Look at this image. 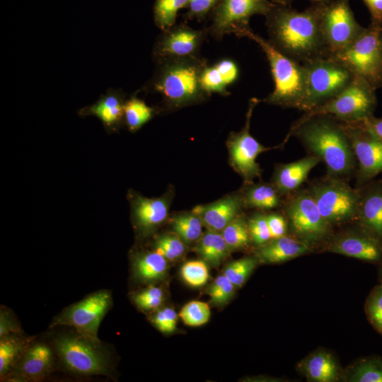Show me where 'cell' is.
Masks as SVG:
<instances>
[{"mask_svg":"<svg viewBox=\"0 0 382 382\" xmlns=\"http://www.w3.org/2000/svg\"><path fill=\"white\" fill-rule=\"evenodd\" d=\"M154 249L167 260H175L184 254L186 247L185 243L176 234H165L155 241Z\"/></svg>","mask_w":382,"mask_h":382,"instance_id":"35","label":"cell"},{"mask_svg":"<svg viewBox=\"0 0 382 382\" xmlns=\"http://www.w3.org/2000/svg\"><path fill=\"white\" fill-rule=\"evenodd\" d=\"M210 313V308L207 303L192 301L184 306L179 316L187 325L199 326L208 322Z\"/></svg>","mask_w":382,"mask_h":382,"instance_id":"36","label":"cell"},{"mask_svg":"<svg viewBox=\"0 0 382 382\" xmlns=\"http://www.w3.org/2000/svg\"><path fill=\"white\" fill-rule=\"evenodd\" d=\"M195 250L202 260L214 267L219 266L230 250L221 232L208 230L197 241Z\"/></svg>","mask_w":382,"mask_h":382,"instance_id":"26","label":"cell"},{"mask_svg":"<svg viewBox=\"0 0 382 382\" xmlns=\"http://www.w3.org/2000/svg\"><path fill=\"white\" fill-rule=\"evenodd\" d=\"M26 340L9 335L0 340V375L4 376L23 356L26 349Z\"/></svg>","mask_w":382,"mask_h":382,"instance_id":"29","label":"cell"},{"mask_svg":"<svg viewBox=\"0 0 382 382\" xmlns=\"http://www.w3.org/2000/svg\"><path fill=\"white\" fill-rule=\"evenodd\" d=\"M270 1L274 4L289 6L294 0H270Z\"/></svg>","mask_w":382,"mask_h":382,"instance_id":"51","label":"cell"},{"mask_svg":"<svg viewBox=\"0 0 382 382\" xmlns=\"http://www.w3.org/2000/svg\"><path fill=\"white\" fill-rule=\"evenodd\" d=\"M349 381L382 382V362L371 359L360 362L353 369Z\"/></svg>","mask_w":382,"mask_h":382,"instance_id":"37","label":"cell"},{"mask_svg":"<svg viewBox=\"0 0 382 382\" xmlns=\"http://www.w3.org/2000/svg\"><path fill=\"white\" fill-rule=\"evenodd\" d=\"M251 241L257 245H262L272 240L266 214H256L248 220Z\"/></svg>","mask_w":382,"mask_h":382,"instance_id":"42","label":"cell"},{"mask_svg":"<svg viewBox=\"0 0 382 382\" xmlns=\"http://www.w3.org/2000/svg\"><path fill=\"white\" fill-rule=\"evenodd\" d=\"M255 42L265 52L273 78V91L263 101L283 108L299 109L304 92L303 65L278 50L272 43L255 33L249 25L235 34Z\"/></svg>","mask_w":382,"mask_h":382,"instance_id":"4","label":"cell"},{"mask_svg":"<svg viewBox=\"0 0 382 382\" xmlns=\"http://www.w3.org/2000/svg\"><path fill=\"white\" fill-rule=\"evenodd\" d=\"M257 257H247L228 263L224 270V274L236 287L241 286L257 264Z\"/></svg>","mask_w":382,"mask_h":382,"instance_id":"34","label":"cell"},{"mask_svg":"<svg viewBox=\"0 0 382 382\" xmlns=\"http://www.w3.org/2000/svg\"><path fill=\"white\" fill-rule=\"evenodd\" d=\"M357 123L382 141V118H376L373 115Z\"/></svg>","mask_w":382,"mask_h":382,"instance_id":"48","label":"cell"},{"mask_svg":"<svg viewBox=\"0 0 382 382\" xmlns=\"http://www.w3.org/2000/svg\"><path fill=\"white\" fill-rule=\"evenodd\" d=\"M305 83L300 110L308 112L342 92L354 76L330 57L316 58L301 64Z\"/></svg>","mask_w":382,"mask_h":382,"instance_id":"5","label":"cell"},{"mask_svg":"<svg viewBox=\"0 0 382 382\" xmlns=\"http://www.w3.org/2000/svg\"><path fill=\"white\" fill-rule=\"evenodd\" d=\"M266 219L272 239L286 235L288 226L286 216L279 213H270L266 214Z\"/></svg>","mask_w":382,"mask_h":382,"instance_id":"47","label":"cell"},{"mask_svg":"<svg viewBox=\"0 0 382 382\" xmlns=\"http://www.w3.org/2000/svg\"><path fill=\"white\" fill-rule=\"evenodd\" d=\"M284 209L295 238L311 245L328 236L331 225L320 214L307 188L289 195Z\"/></svg>","mask_w":382,"mask_h":382,"instance_id":"9","label":"cell"},{"mask_svg":"<svg viewBox=\"0 0 382 382\" xmlns=\"http://www.w3.org/2000/svg\"><path fill=\"white\" fill-rule=\"evenodd\" d=\"M248 185L250 186L243 195L245 207L270 210L281 204L282 195L274 185L267 183Z\"/></svg>","mask_w":382,"mask_h":382,"instance_id":"27","label":"cell"},{"mask_svg":"<svg viewBox=\"0 0 382 382\" xmlns=\"http://www.w3.org/2000/svg\"><path fill=\"white\" fill-rule=\"evenodd\" d=\"M156 64L152 77L141 89L159 94L166 108H180L208 99L209 95L200 82L206 59L200 56L171 58Z\"/></svg>","mask_w":382,"mask_h":382,"instance_id":"3","label":"cell"},{"mask_svg":"<svg viewBox=\"0 0 382 382\" xmlns=\"http://www.w3.org/2000/svg\"><path fill=\"white\" fill-rule=\"evenodd\" d=\"M375 88L355 76L342 92L322 105L306 112L299 118L330 115L342 123H354L373 115L376 105Z\"/></svg>","mask_w":382,"mask_h":382,"instance_id":"8","label":"cell"},{"mask_svg":"<svg viewBox=\"0 0 382 382\" xmlns=\"http://www.w3.org/2000/svg\"><path fill=\"white\" fill-rule=\"evenodd\" d=\"M307 190L331 226L357 220L360 191L352 188L345 179L326 176L311 183Z\"/></svg>","mask_w":382,"mask_h":382,"instance_id":"7","label":"cell"},{"mask_svg":"<svg viewBox=\"0 0 382 382\" xmlns=\"http://www.w3.org/2000/svg\"><path fill=\"white\" fill-rule=\"evenodd\" d=\"M357 220L378 239L382 238V185L360 192Z\"/></svg>","mask_w":382,"mask_h":382,"instance_id":"22","label":"cell"},{"mask_svg":"<svg viewBox=\"0 0 382 382\" xmlns=\"http://www.w3.org/2000/svg\"><path fill=\"white\" fill-rule=\"evenodd\" d=\"M190 0H156L154 6L155 25L162 31L173 26L178 12L187 8Z\"/></svg>","mask_w":382,"mask_h":382,"instance_id":"32","label":"cell"},{"mask_svg":"<svg viewBox=\"0 0 382 382\" xmlns=\"http://www.w3.org/2000/svg\"><path fill=\"white\" fill-rule=\"evenodd\" d=\"M221 0H190L185 18L203 21Z\"/></svg>","mask_w":382,"mask_h":382,"instance_id":"43","label":"cell"},{"mask_svg":"<svg viewBox=\"0 0 382 382\" xmlns=\"http://www.w3.org/2000/svg\"><path fill=\"white\" fill-rule=\"evenodd\" d=\"M178 315L171 308H165L156 313L151 323L162 332L170 333L175 330Z\"/></svg>","mask_w":382,"mask_h":382,"instance_id":"44","label":"cell"},{"mask_svg":"<svg viewBox=\"0 0 382 382\" xmlns=\"http://www.w3.org/2000/svg\"><path fill=\"white\" fill-rule=\"evenodd\" d=\"M329 57L374 88L382 87V26L370 24L347 47Z\"/></svg>","mask_w":382,"mask_h":382,"instance_id":"6","label":"cell"},{"mask_svg":"<svg viewBox=\"0 0 382 382\" xmlns=\"http://www.w3.org/2000/svg\"><path fill=\"white\" fill-rule=\"evenodd\" d=\"M125 103L123 94L110 88L96 103L81 110V114L96 116L105 127L113 128L124 118Z\"/></svg>","mask_w":382,"mask_h":382,"instance_id":"23","label":"cell"},{"mask_svg":"<svg viewBox=\"0 0 382 382\" xmlns=\"http://www.w3.org/2000/svg\"><path fill=\"white\" fill-rule=\"evenodd\" d=\"M99 345L79 334L62 335L55 341L56 350L66 368L86 376L108 373L109 362Z\"/></svg>","mask_w":382,"mask_h":382,"instance_id":"12","label":"cell"},{"mask_svg":"<svg viewBox=\"0 0 382 382\" xmlns=\"http://www.w3.org/2000/svg\"><path fill=\"white\" fill-rule=\"evenodd\" d=\"M170 203L168 195L159 198L135 196L132 209L137 227L144 233L152 231L166 219Z\"/></svg>","mask_w":382,"mask_h":382,"instance_id":"20","label":"cell"},{"mask_svg":"<svg viewBox=\"0 0 382 382\" xmlns=\"http://www.w3.org/2000/svg\"><path fill=\"white\" fill-rule=\"evenodd\" d=\"M207 29H194L185 23L174 25L158 37L152 50L156 62L171 58L199 57Z\"/></svg>","mask_w":382,"mask_h":382,"instance_id":"15","label":"cell"},{"mask_svg":"<svg viewBox=\"0 0 382 382\" xmlns=\"http://www.w3.org/2000/svg\"><path fill=\"white\" fill-rule=\"evenodd\" d=\"M313 4H326L331 0H310Z\"/></svg>","mask_w":382,"mask_h":382,"instance_id":"52","label":"cell"},{"mask_svg":"<svg viewBox=\"0 0 382 382\" xmlns=\"http://www.w3.org/2000/svg\"><path fill=\"white\" fill-rule=\"evenodd\" d=\"M342 125L358 163V182L364 183L382 173V141L357 123Z\"/></svg>","mask_w":382,"mask_h":382,"instance_id":"16","label":"cell"},{"mask_svg":"<svg viewBox=\"0 0 382 382\" xmlns=\"http://www.w3.org/2000/svg\"><path fill=\"white\" fill-rule=\"evenodd\" d=\"M310 248L307 243L285 235L259 246L256 257L263 263L282 262L308 253Z\"/></svg>","mask_w":382,"mask_h":382,"instance_id":"21","label":"cell"},{"mask_svg":"<svg viewBox=\"0 0 382 382\" xmlns=\"http://www.w3.org/2000/svg\"><path fill=\"white\" fill-rule=\"evenodd\" d=\"M320 28L328 57L352 43L364 30L356 21L349 0L323 4Z\"/></svg>","mask_w":382,"mask_h":382,"instance_id":"11","label":"cell"},{"mask_svg":"<svg viewBox=\"0 0 382 382\" xmlns=\"http://www.w3.org/2000/svg\"><path fill=\"white\" fill-rule=\"evenodd\" d=\"M320 161L311 154L291 163L279 164L274 173L273 185L281 195H289L298 190L310 171Z\"/></svg>","mask_w":382,"mask_h":382,"instance_id":"19","label":"cell"},{"mask_svg":"<svg viewBox=\"0 0 382 382\" xmlns=\"http://www.w3.org/2000/svg\"><path fill=\"white\" fill-rule=\"evenodd\" d=\"M328 250L366 261H378L381 248L378 239L371 234L347 233L332 240Z\"/></svg>","mask_w":382,"mask_h":382,"instance_id":"18","label":"cell"},{"mask_svg":"<svg viewBox=\"0 0 382 382\" xmlns=\"http://www.w3.org/2000/svg\"><path fill=\"white\" fill-rule=\"evenodd\" d=\"M312 155L323 161L327 176L345 179L355 169L356 157L342 123L330 115H315L295 122L289 133Z\"/></svg>","mask_w":382,"mask_h":382,"instance_id":"2","label":"cell"},{"mask_svg":"<svg viewBox=\"0 0 382 382\" xmlns=\"http://www.w3.org/2000/svg\"><path fill=\"white\" fill-rule=\"evenodd\" d=\"M230 251L246 248L251 241L248 221L240 215L221 232Z\"/></svg>","mask_w":382,"mask_h":382,"instance_id":"33","label":"cell"},{"mask_svg":"<svg viewBox=\"0 0 382 382\" xmlns=\"http://www.w3.org/2000/svg\"><path fill=\"white\" fill-rule=\"evenodd\" d=\"M0 322L1 337L11 335V332L16 333L18 332V328L15 325L13 321L4 312L1 313Z\"/></svg>","mask_w":382,"mask_h":382,"instance_id":"50","label":"cell"},{"mask_svg":"<svg viewBox=\"0 0 382 382\" xmlns=\"http://www.w3.org/2000/svg\"><path fill=\"white\" fill-rule=\"evenodd\" d=\"M137 276L143 281L162 279L168 269L167 260L156 251L139 254L134 262Z\"/></svg>","mask_w":382,"mask_h":382,"instance_id":"28","label":"cell"},{"mask_svg":"<svg viewBox=\"0 0 382 382\" xmlns=\"http://www.w3.org/2000/svg\"><path fill=\"white\" fill-rule=\"evenodd\" d=\"M258 102L257 98L250 99L244 127L238 132L231 133L227 141L231 164L247 184L253 183L255 178L261 175L260 166L256 162L257 156L272 149L264 146L250 133V118Z\"/></svg>","mask_w":382,"mask_h":382,"instance_id":"14","label":"cell"},{"mask_svg":"<svg viewBox=\"0 0 382 382\" xmlns=\"http://www.w3.org/2000/svg\"><path fill=\"white\" fill-rule=\"evenodd\" d=\"M111 305L112 296L109 291H96L66 308L54 320L52 326L74 327L80 335L100 344L98 330Z\"/></svg>","mask_w":382,"mask_h":382,"instance_id":"10","label":"cell"},{"mask_svg":"<svg viewBox=\"0 0 382 382\" xmlns=\"http://www.w3.org/2000/svg\"><path fill=\"white\" fill-rule=\"evenodd\" d=\"M301 369L312 381L332 382L337 379V364L332 355L326 352L311 354L301 362Z\"/></svg>","mask_w":382,"mask_h":382,"instance_id":"25","label":"cell"},{"mask_svg":"<svg viewBox=\"0 0 382 382\" xmlns=\"http://www.w3.org/2000/svg\"><path fill=\"white\" fill-rule=\"evenodd\" d=\"M53 354L51 349L44 343H36L28 348L19 364V374L30 379L44 377L51 370Z\"/></svg>","mask_w":382,"mask_h":382,"instance_id":"24","label":"cell"},{"mask_svg":"<svg viewBox=\"0 0 382 382\" xmlns=\"http://www.w3.org/2000/svg\"><path fill=\"white\" fill-rule=\"evenodd\" d=\"M245 207L243 195H232L213 203L195 207L192 212L200 218L208 230L221 232L239 216Z\"/></svg>","mask_w":382,"mask_h":382,"instance_id":"17","label":"cell"},{"mask_svg":"<svg viewBox=\"0 0 382 382\" xmlns=\"http://www.w3.org/2000/svg\"><path fill=\"white\" fill-rule=\"evenodd\" d=\"M236 286L223 274L218 276L207 290L211 301L217 306L226 304L234 295Z\"/></svg>","mask_w":382,"mask_h":382,"instance_id":"39","label":"cell"},{"mask_svg":"<svg viewBox=\"0 0 382 382\" xmlns=\"http://www.w3.org/2000/svg\"><path fill=\"white\" fill-rule=\"evenodd\" d=\"M181 275L186 283L194 287L203 286L209 277L207 265L203 260L185 262L181 268Z\"/></svg>","mask_w":382,"mask_h":382,"instance_id":"38","label":"cell"},{"mask_svg":"<svg viewBox=\"0 0 382 382\" xmlns=\"http://www.w3.org/2000/svg\"><path fill=\"white\" fill-rule=\"evenodd\" d=\"M220 73L225 84L228 86L234 83L239 74L236 62L231 59H222L214 64Z\"/></svg>","mask_w":382,"mask_h":382,"instance_id":"46","label":"cell"},{"mask_svg":"<svg viewBox=\"0 0 382 382\" xmlns=\"http://www.w3.org/2000/svg\"><path fill=\"white\" fill-rule=\"evenodd\" d=\"M203 224L195 213L180 214L171 219V226L176 234L185 243L197 242L202 236Z\"/></svg>","mask_w":382,"mask_h":382,"instance_id":"30","label":"cell"},{"mask_svg":"<svg viewBox=\"0 0 382 382\" xmlns=\"http://www.w3.org/2000/svg\"><path fill=\"white\" fill-rule=\"evenodd\" d=\"M369 11L371 24L382 26V0H362Z\"/></svg>","mask_w":382,"mask_h":382,"instance_id":"49","label":"cell"},{"mask_svg":"<svg viewBox=\"0 0 382 382\" xmlns=\"http://www.w3.org/2000/svg\"><path fill=\"white\" fill-rule=\"evenodd\" d=\"M274 4L270 0H221L212 11L208 33L216 40L225 35L236 34L249 25L254 15L266 16Z\"/></svg>","mask_w":382,"mask_h":382,"instance_id":"13","label":"cell"},{"mask_svg":"<svg viewBox=\"0 0 382 382\" xmlns=\"http://www.w3.org/2000/svg\"><path fill=\"white\" fill-rule=\"evenodd\" d=\"M366 307L372 323L382 332V286L374 290L369 299Z\"/></svg>","mask_w":382,"mask_h":382,"instance_id":"45","label":"cell"},{"mask_svg":"<svg viewBox=\"0 0 382 382\" xmlns=\"http://www.w3.org/2000/svg\"><path fill=\"white\" fill-rule=\"evenodd\" d=\"M200 82L203 90L209 95L219 93L227 96V86L225 84L220 73L213 65H207L202 70L200 76Z\"/></svg>","mask_w":382,"mask_h":382,"instance_id":"40","label":"cell"},{"mask_svg":"<svg viewBox=\"0 0 382 382\" xmlns=\"http://www.w3.org/2000/svg\"><path fill=\"white\" fill-rule=\"evenodd\" d=\"M136 305L144 311H152L158 308L164 300V294L161 287L149 285L134 295Z\"/></svg>","mask_w":382,"mask_h":382,"instance_id":"41","label":"cell"},{"mask_svg":"<svg viewBox=\"0 0 382 382\" xmlns=\"http://www.w3.org/2000/svg\"><path fill=\"white\" fill-rule=\"evenodd\" d=\"M323 4H313L303 11L274 4L265 16L268 40L278 50L302 64L328 57L321 28Z\"/></svg>","mask_w":382,"mask_h":382,"instance_id":"1","label":"cell"},{"mask_svg":"<svg viewBox=\"0 0 382 382\" xmlns=\"http://www.w3.org/2000/svg\"><path fill=\"white\" fill-rule=\"evenodd\" d=\"M154 109L135 96H132L124 105V120L132 132L141 128L154 114Z\"/></svg>","mask_w":382,"mask_h":382,"instance_id":"31","label":"cell"}]
</instances>
